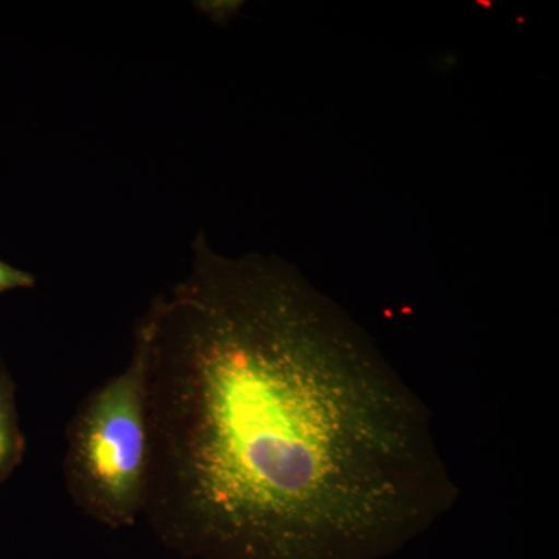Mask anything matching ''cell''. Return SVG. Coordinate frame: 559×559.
Returning <instances> with one entry per match:
<instances>
[{"instance_id":"3","label":"cell","mask_w":559,"mask_h":559,"mask_svg":"<svg viewBox=\"0 0 559 559\" xmlns=\"http://www.w3.org/2000/svg\"><path fill=\"white\" fill-rule=\"evenodd\" d=\"M25 457V437L17 414L16 385L0 362V484L10 479Z\"/></svg>"},{"instance_id":"4","label":"cell","mask_w":559,"mask_h":559,"mask_svg":"<svg viewBox=\"0 0 559 559\" xmlns=\"http://www.w3.org/2000/svg\"><path fill=\"white\" fill-rule=\"evenodd\" d=\"M35 283L36 278L28 272L0 261V294L7 290L33 288Z\"/></svg>"},{"instance_id":"1","label":"cell","mask_w":559,"mask_h":559,"mask_svg":"<svg viewBox=\"0 0 559 559\" xmlns=\"http://www.w3.org/2000/svg\"><path fill=\"white\" fill-rule=\"evenodd\" d=\"M142 518L194 559H369L459 488L428 407L340 305L278 257L221 255L150 307Z\"/></svg>"},{"instance_id":"2","label":"cell","mask_w":559,"mask_h":559,"mask_svg":"<svg viewBox=\"0 0 559 559\" xmlns=\"http://www.w3.org/2000/svg\"><path fill=\"white\" fill-rule=\"evenodd\" d=\"M153 314L134 330L130 364L81 401L66 432L64 484L87 518L132 527L146 498V390Z\"/></svg>"}]
</instances>
